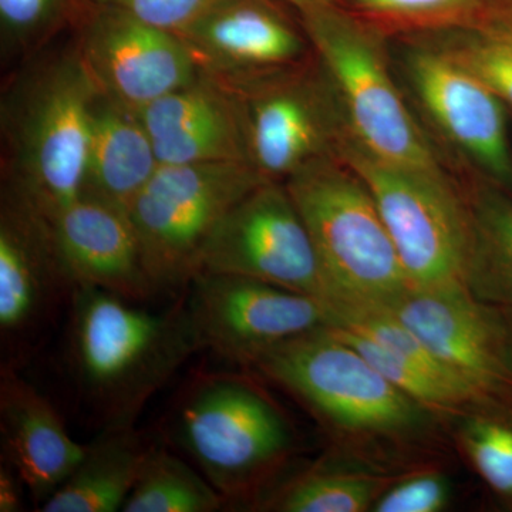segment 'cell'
I'll use <instances>...</instances> for the list:
<instances>
[{"instance_id": "cell-26", "label": "cell", "mask_w": 512, "mask_h": 512, "mask_svg": "<svg viewBox=\"0 0 512 512\" xmlns=\"http://www.w3.org/2000/svg\"><path fill=\"white\" fill-rule=\"evenodd\" d=\"M225 500L210 481L165 450L151 446L123 512H215Z\"/></svg>"}, {"instance_id": "cell-15", "label": "cell", "mask_w": 512, "mask_h": 512, "mask_svg": "<svg viewBox=\"0 0 512 512\" xmlns=\"http://www.w3.org/2000/svg\"><path fill=\"white\" fill-rule=\"evenodd\" d=\"M77 56L104 96L136 113L202 73L180 36L111 5L87 25Z\"/></svg>"}, {"instance_id": "cell-14", "label": "cell", "mask_w": 512, "mask_h": 512, "mask_svg": "<svg viewBox=\"0 0 512 512\" xmlns=\"http://www.w3.org/2000/svg\"><path fill=\"white\" fill-rule=\"evenodd\" d=\"M447 365L484 392L512 389V336L504 308L477 299L463 282L407 288L383 306Z\"/></svg>"}, {"instance_id": "cell-29", "label": "cell", "mask_w": 512, "mask_h": 512, "mask_svg": "<svg viewBox=\"0 0 512 512\" xmlns=\"http://www.w3.org/2000/svg\"><path fill=\"white\" fill-rule=\"evenodd\" d=\"M451 483L439 470L397 477L373 505V512H440L450 504Z\"/></svg>"}, {"instance_id": "cell-16", "label": "cell", "mask_w": 512, "mask_h": 512, "mask_svg": "<svg viewBox=\"0 0 512 512\" xmlns=\"http://www.w3.org/2000/svg\"><path fill=\"white\" fill-rule=\"evenodd\" d=\"M178 36L202 72L217 77L276 72L313 56L305 32L292 26L271 0H221Z\"/></svg>"}, {"instance_id": "cell-7", "label": "cell", "mask_w": 512, "mask_h": 512, "mask_svg": "<svg viewBox=\"0 0 512 512\" xmlns=\"http://www.w3.org/2000/svg\"><path fill=\"white\" fill-rule=\"evenodd\" d=\"M375 198L410 288L463 282L471 251L470 208L451 174L383 163L348 137L340 151Z\"/></svg>"}, {"instance_id": "cell-25", "label": "cell", "mask_w": 512, "mask_h": 512, "mask_svg": "<svg viewBox=\"0 0 512 512\" xmlns=\"http://www.w3.org/2000/svg\"><path fill=\"white\" fill-rule=\"evenodd\" d=\"M396 476L372 470L313 467L266 501V510L279 512L372 511L377 498Z\"/></svg>"}, {"instance_id": "cell-6", "label": "cell", "mask_w": 512, "mask_h": 512, "mask_svg": "<svg viewBox=\"0 0 512 512\" xmlns=\"http://www.w3.org/2000/svg\"><path fill=\"white\" fill-rule=\"evenodd\" d=\"M264 181L247 161L160 164L128 208L154 295L188 288L215 229Z\"/></svg>"}, {"instance_id": "cell-30", "label": "cell", "mask_w": 512, "mask_h": 512, "mask_svg": "<svg viewBox=\"0 0 512 512\" xmlns=\"http://www.w3.org/2000/svg\"><path fill=\"white\" fill-rule=\"evenodd\" d=\"M218 2L221 0H109V5L178 35Z\"/></svg>"}, {"instance_id": "cell-8", "label": "cell", "mask_w": 512, "mask_h": 512, "mask_svg": "<svg viewBox=\"0 0 512 512\" xmlns=\"http://www.w3.org/2000/svg\"><path fill=\"white\" fill-rule=\"evenodd\" d=\"M214 77L234 93L249 161L266 180L285 183L308 165L340 158L348 124L315 55L276 72Z\"/></svg>"}, {"instance_id": "cell-9", "label": "cell", "mask_w": 512, "mask_h": 512, "mask_svg": "<svg viewBox=\"0 0 512 512\" xmlns=\"http://www.w3.org/2000/svg\"><path fill=\"white\" fill-rule=\"evenodd\" d=\"M399 37V67L430 127L471 175L512 194L507 106L466 66L423 35Z\"/></svg>"}, {"instance_id": "cell-4", "label": "cell", "mask_w": 512, "mask_h": 512, "mask_svg": "<svg viewBox=\"0 0 512 512\" xmlns=\"http://www.w3.org/2000/svg\"><path fill=\"white\" fill-rule=\"evenodd\" d=\"M171 433L225 504L255 500L295 450L291 421L247 376L208 373L188 384Z\"/></svg>"}, {"instance_id": "cell-13", "label": "cell", "mask_w": 512, "mask_h": 512, "mask_svg": "<svg viewBox=\"0 0 512 512\" xmlns=\"http://www.w3.org/2000/svg\"><path fill=\"white\" fill-rule=\"evenodd\" d=\"M73 292L49 220L8 191L0 211L2 369H18Z\"/></svg>"}, {"instance_id": "cell-1", "label": "cell", "mask_w": 512, "mask_h": 512, "mask_svg": "<svg viewBox=\"0 0 512 512\" xmlns=\"http://www.w3.org/2000/svg\"><path fill=\"white\" fill-rule=\"evenodd\" d=\"M70 369L104 427L133 426L148 400L200 349L187 303L164 311L96 288L69 303Z\"/></svg>"}, {"instance_id": "cell-23", "label": "cell", "mask_w": 512, "mask_h": 512, "mask_svg": "<svg viewBox=\"0 0 512 512\" xmlns=\"http://www.w3.org/2000/svg\"><path fill=\"white\" fill-rule=\"evenodd\" d=\"M447 417L461 456L495 497L512 508V389L484 394Z\"/></svg>"}, {"instance_id": "cell-17", "label": "cell", "mask_w": 512, "mask_h": 512, "mask_svg": "<svg viewBox=\"0 0 512 512\" xmlns=\"http://www.w3.org/2000/svg\"><path fill=\"white\" fill-rule=\"evenodd\" d=\"M333 330L417 402L441 416L456 413L484 392L447 365L383 306H338Z\"/></svg>"}, {"instance_id": "cell-31", "label": "cell", "mask_w": 512, "mask_h": 512, "mask_svg": "<svg viewBox=\"0 0 512 512\" xmlns=\"http://www.w3.org/2000/svg\"><path fill=\"white\" fill-rule=\"evenodd\" d=\"M59 0H0V19L9 32L26 33L42 25Z\"/></svg>"}, {"instance_id": "cell-27", "label": "cell", "mask_w": 512, "mask_h": 512, "mask_svg": "<svg viewBox=\"0 0 512 512\" xmlns=\"http://www.w3.org/2000/svg\"><path fill=\"white\" fill-rule=\"evenodd\" d=\"M390 36L433 32L467 22L493 0H338Z\"/></svg>"}, {"instance_id": "cell-12", "label": "cell", "mask_w": 512, "mask_h": 512, "mask_svg": "<svg viewBox=\"0 0 512 512\" xmlns=\"http://www.w3.org/2000/svg\"><path fill=\"white\" fill-rule=\"evenodd\" d=\"M202 271L247 276L328 302L309 229L279 181L259 184L228 212L202 251Z\"/></svg>"}, {"instance_id": "cell-28", "label": "cell", "mask_w": 512, "mask_h": 512, "mask_svg": "<svg viewBox=\"0 0 512 512\" xmlns=\"http://www.w3.org/2000/svg\"><path fill=\"white\" fill-rule=\"evenodd\" d=\"M160 164H205L249 161L241 110L153 141Z\"/></svg>"}, {"instance_id": "cell-24", "label": "cell", "mask_w": 512, "mask_h": 512, "mask_svg": "<svg viewBox=\"0 0 512 512\" xmlns=\"http://www.w3.org/2000/svg\"><path fill=\"white\" fill-rule=\"evenodd\" d=\"M417 35L466 66L512 109V0H493L467 22Z\"/></svg>"}, {"instance_id": "cell-33", "label": "cell", "mask_w": 512, "mask_h": 512, "mask_svg": "<svg viewBox=\"0 0 512 512\" xmlns=\"http://www.w3.org/2000/svg\"><path fill=\"white\" fill-rule=\"evenodd\" d=\"M281 2L292 6L296 12L301 13L303 10L313 8V6L320 5V3L329 2V0H281Z\"/></svg>"}, {"instance_id": "cell-10", "label": "cell", "mask_w": 512, "mask_h": 512, "mask_svg": "<svg viewBox=\"0 0 512 512\" xmlns=\"http://www.w3.org/2000/svg\"><path fill=\"white\" fill-rule=\"evenodd\" d=\"M97 94L76 53L40 80L23 111L13 191L46 220L82 195Z\"/></svg>"}, {"instance_id": "cell-22", "label": "cell", "mask_w": 512, "mask_h": 512, "mask_svg": "<svg viewBox=\"0 0 512 512\" xmlns=\"http://www.w3.org/2000/svg\"><path fill=\"white\" fill-rule=\"evenodd\" d=\"M463 188L471 217L464 285L480 301L512 309V194L471 174Z\"/></svg>"}, {"instance_id": "cell-20", "label": "cell", "mask_w": 512, "mask_h": 512, "mask_svg": "<svg viewBox=\"0 0 512 512\" xmlns=\"http://www.w3.org/2000/svg\"><path fill=\"white\" fill-rule=\"evenodd\" d=\"M158 167L153 140L136 111L99 90L82 195L128 211Z\"/></svg>"}, {"instance_id": "cell-5", "label": "cell", "mask_w": 512, "mask_h": 512, "mask_svg": "<svg viewBox=\"0 0 512 512\" xmlns=\"http://www.w3.org/2000/svg\"><path fill=\"white\" fill-rule=\"evenodd\" d=\"M285 185L318 252L329 305L387 306L409 288L375 198L346 161H318Z\"/></svg>"}, {"instance_id": "cell-34", "label": "cell", "mask_w": 512, "mask_h": 512, "mask_svg": "<svg viewBox=\"0 0 512 512\" xmlns=\"http://www.w3.org/2000/svg\"><path fill=\"white\" fill-rule=\"evenodd\" d=\"M505 313H507L508 322H510L511 336H512V309H505Z\"/></svg>"}, {"instance_id": "cell-3", "label": "cell", "mask_w": 512, "mask_h": 512, "mask_svg": "<svg viewBox=\"0 0 512 512\" xmlns=\"http://www.w3.org/2000/svg\"><path fill=\"white\" fill-rule=\"evenodd\" d=\"M298 15L338 97L350 140L386 164L430 173L450 171L447 158L421 127L394 79L389 33L338 0Z\"/></svg>"}, {"instance_id": "cell-32", "label": "cell", "mask_w": 512, "mask_h": 512, "mask_svg": "<svg viewBox=\"0 0 512 512\" xmlns=\"http://www.w3.org/2000/svg\"><path fill=\"white\" fill-rule=\"evenodd\" d=\"M26 485L16 468L2 456L0 460V512L23 510V490Z\"/></svg>"}, {"instance_id": "cell-21", "label": "cell", "mask_w": 512, "mask_h": 512, "mask_svg": "<svg viewBox=\"0 0 512 512\" xmlns=\"http://www.w3.org/2000/svg\"><path fill=\"white\" fill-rule=\"evenodd\" d=\"M151 444L133 426L104 427L86 444L79 466L40 505L42 512L123 510Z\"/></svg>"}, {"instance_id": "cell-18", "label": "cell", "mask_w": 512, "mask_h": 512, "mask_svg": "<svg viewBox=\"0 0 512 512\" xmlns=\"http://www.w3.org/2000/svg\"><path fill=\"white\" fill-rule=\"evenodd\" d=\"M49 222L73 289H101L134 302L154 296L127 210L82 195Z\"/></svg>"}, {"instance_id": "cell-2", "label": "cell", "mask_w": 512, "mask_h": 512, "mask_svg": "<svg viewBox=\"0 0 512 512\" xmlns=\"http://www.w3.org/2000/svg\"><path fill=\"white\" fill-rule=\"evenodd\" d=\"M254 367L346 446H417L439 427L440 413L394 386L332 328L289 340Z\"/></svg>"}, {"instance_id": "cell-19", "label": "cell", "mask_w": 512, "mask_h": 512, "mask_svg": "<svg viewBox=\"0 0 512 512\" xmlns=\"http://www.w3.org/2000/svg\"><path fill=\"white\" fill-rule=\"evenodd\" d=\"M0 434L2 456L16 468L37 507L73 473L86 451L52 403L16 369H2Z\"/></svg>"}, {"instance_id": "cell-11", "label": "cell", "mask_w": 512, "mask_h": 512, "mask_svg": "<svg viewBox=\"0 0 512 512\" xmlns=\"http://www.w3.org/2000/svg\"><path fill=\"white\" fill-rule=\"evenodd\" d=\"M188 313L200 349L255 363L296 338L335 325L332 305L247 276L205 272L188 285Z\"/></svg>"}]
</instances>
